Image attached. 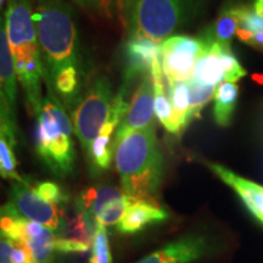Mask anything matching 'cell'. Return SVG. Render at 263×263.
I'll list each match as a JSON object with an SVG mask.
<instances>
[{"label": "cell", "mask_w": 263, "mask_h": 263, "mask_svg": "<svg viewBox=\"0 0 263 263\" xmlns=\"http://www.w3.org/2000/svg\"><path fill=\"white\" fill-rule=\"evenodd\" d=\"M44 66V82L50 89L62 70L81 65L80 37L72 6L64 0H39L33 12Z\"/></svg>", "instance_id": "6da1fadb"}, {"label": "cell", "mask_w": 263, "mask_h": 263, "mask_svg": "<svg viewBox=\"0 0 263 263\" xmlns=\"http://www.w3.org/2000/svg\"><path fill=\"white\" fill-rule=\"evenodd\" d=\"M5 27L16 76L25 91L26 104L31 115L38 116L44 100L42 95L44 66L33 22L31 0H9Z\"/></svg>", "instance_id": "7a4b0ae2"}, {"label": "cell", "mask_w": 263, "mask_h": 263, "mask_svg": "<svg viewBox=\"0 0 263 263\" xmlns=\"http://www.w3.org/2000/svg\"><path fill=\"white\" fill-rule=\"evenodd\" d=\"M114 159L126 195L133 199H155L163 177V157L155 124L124 137L115 146Z\"/></svg>", "instance_id": "3957f363"}, {"label": "cell", "mask_w": 263, "mask_h": 263, "mask_svg": "<svg viewBox=\"0 0 263 263\" xmlns=\"http://www.w3.org/2000/svg\"><path fill=\"white\" fill-rule=\"evenodd\" d=\"M73 126L61 100L48 93L37 116L34 145L38 156L55 176H70L76 166Z\"/></svg>", "instance_id": "277c9868"}, {"label": "cell", "mask_w": 263, "mask_h": 263, "mask_svg": "<svg viewBox=\"0 0 263 263\" xmlns=\"http://www.w3.org/2000/svg\"><path fill=\"white\" fill-rule=\"evenodd\" d=\"M202 0H138L126 27L129 38L162 43L196 14Z\"/></svg>", "instance_id": "5b68a950"}, {"label": "cell", "mask_w": 263, "mask_h": 263, "mask_svg": "<svg viewBox=\"0 0 263 263\" xmlns=\"http://www.w3.org/2000/svg\"><path fill=\"white\" fill-rule=\"evenodd\" d=\"M114 94L106 76H100L82 95L73 107V130L85 155L100 133L110 112Z\"/></svg>", "instance_id": "8992f818"}, {"label": "cell", "mask_w": 263, "mask_h": 263, "mask_svg": "<svg viewBox=\"0 0 263 263\" xmlns=\"http://www.w3.org/2000/svg\"><path fill=\"white\" fill-rule=\"evenodd\" d=\"M9 205L12 206L24 218L47 227L58 238L68 233V224L61 207L42 199L31 186V179L14 182L9 194Z\"/></svg>", "instance_id": "52a82bcc"}, {"label": "cell", "mask_w": 263, "mask_h": 263, "mask_svg": "<svg viewBox=\"0 0 263 263\" xmlns=\"http://www.w3.org/2000/svg\"><path fill=\"white\" fill-rule=\"evenodd\" d=\"M207 47L201 38L188 35H174L161 43V66L167 83L188 82Z\"/></svg>", "instance_id": "ba28073f"}, {"label": "cell", "mask_w": 263, "mask_h": 263, "mask_svg": "<svg viewBox=\"0 0 263 263\" xmlns=\"http://www.w3.org/2000/svg\"><path fill=\"white\" fill-rule=\"evenodd\" d=\"M17 76L6 34L5 18L0 15V126L18 133Z\"/></svg>", "instance_id": "9c48e42d"}, {"label": "cell", "mask_w": 263, "mask_h": 263, "mask_svg": "<svg viewBox=\"0 0 263 263\" xmlns=\"http://www.w3.org/2000/svg\"><path fill=\"white\" fill-rule=\"evenodd\" d=\"M154 112H155V94L151 76H144L139 87L132 99L129 108L126 116L117 127L114 137V146H116L128 134L141 130L154 124Z\"/></svg>", "instance_id": "30bf717a"}, {"label": "cell", "mask_w": 263, "mask_h": 263, "mask_svg": "<svg viewBox=\"0 0 263 263\" xmlns=\"http://www.w3.org/2000/svg\"><path fill=\"white\" fill-rule=\"evenodd\" d=\"M160 58V43L146 38H129L124 45L123 82L132 84L137 78L150 74L153 65Z\"/></svg>", "instance_id": "8fae6325"}, {"label": "cell", "mask_w": 263, "mask_h": 263, "mask_svg": "<svg viewBox=\"0 0 263 263\" xmlns=\"http://www.w3.org/2000/svg\"><path fill=\"white\" fill-rule=\"evenodd\" d=\"M209 251L205 236L190 234L174 240L137 263H192Z\"/></svg>", "instance_id": "7c38bea8"}, {"label": "cell", "mask_w": 263, "mask_h": 263, "mask_svg": "<svg viewBox=\"0 0 263 263\" xmlns=\"http://www.w3.org/2000/svg\"><path fill=\"white\" fill-rule=\"evenodd\" d=\"M167 218L168 213L155 199H133L126 215L117 224V230L121 234H137L146 227L161 223Z\"/></svg>", "instance_id": "4fadbf2b"}, {"label": "cell", "mask_w": 263, "mask_h": 263, "mask_svg": "<svg viewBox=\"0 0 263 263\" xmlns=\"http://www.w3.org/2000/svg\"><path fill=\"white\" fill-rule=\"evenodd\" d=\"M210 170L238 194L249 211L263 224V186L242 178L227 167L218 163H209Z\"/></svg>", "instance_id": "5bb4252c"}, {"label": "cell", "mask_w": 263, "mask_h": 263, "mask_svg": "<svg viewBox=\"0 0 263 263\" xmlns=\"http://www.w3.org/2000/svg\"><path fill=\"white\" fill-rule=\"evenodd\" d=\"M58 236L47 227L28 221L24 246L31 254L33 263H51Z\"/></svg>", "instance_id": "9a60e30c"}, {"label": "cell", "mask_w": 263, "mask_h": 263, "mask_svg": "<svg viewBox=\"0 0 263 263\" xmlns=\"http://www.w3.org/2000/svg\"><path fill=\"white\" fill-rule=\"evenodd\" d=\"M151 80L154 84V94H155V114L161 124L166 128L170 133L180 134L179 128L177 126L176 117L171 104L168 94L166 93L163 82V72L162 66H161V58L157 59L155 64L153 65V68L150 71Z\"/></svg>", "instance_id": "2e32d148"}, {"label": "cell", "mask_w": 263, "mask_h": 263, "mask_svg": "<svg viewBox=\"0 0 263 263\" xmlns=\"http://www.w3.org/2000/svg\"><path fill=\"white\" fill-rule=\"evenodd\" d=\"M206 51L199 59L190 80L203 85L217 87L224 81V71L221 62V47L217 43H207Z\"/></svg>", "instance_id": "e0dca14e"}, {"label": "cell", "mask_w": 263, "mask_h": 263, "mask_svg": "<svg viewBox=\"0 0 263 263\" xmlns=\"http://www.w3.org/2000/svg\"><path fill=\"white\" fill-rule=\"evenodd\" d=\"M240 11L241 6L226 8L200 38L206 43H217L230 48L232 39L240 26Z\"/></svg>", "instance_id": "ac0fdd59"}, {"label": "cell", "mask_w": 263, "mask_h": 263, "mask_svg": "<svg viewBox=\"0 0 263 263\" xmlns=\"http://www.w3.org/2000/svg\"><path fill=\"white\" fill-rule=\"evenodd\" d=\"M124 195L123 190L111 185H99L84 190L76 201V211L87 212L94 218L108 202Z\"/></svg>", "instance_id": "d6986e66"}, {"label": "cell", "mask_w": 263, "mask_h": 263, "mask_svg": "<svg viewBox=\"0 0 263 263\" xmlns=\"http://www.w3.org/2000/svg\"><path fill=\"white\" fill-rule=\"evenodd\" d=\"M17 144V134L9 128L0 126V178L24 182L26 177H22L17 170L15 147Z\"/></svg>", "instance_id": "ffe728a7"}, {"label": "cell", "mask_w": 263, "mask_h": 263, "mask_svg": "<svg viewBox=\"0 0 263 263\" xmlns=\"http://www.w3.org/2000/svg\"><path fill=\"white\" fill-rule=\"evenodd\" d=\"M239 87L235 83H224L217 87L215 93V105H213V118L221 127H228L232 122L236 101H238Z\"/></svg>", "instance_id": "44dd1931"}, {"label": "cell", "mask_w": 263, "mask_h": 263, "mask_svg": "<svg viewBox=\"0 0 263 263\" xmlns=\"http://www.w3.org/2000/svg\"><path fill=\"white\" fill-rule=\"evenodd\" d=\"M28 219H26L12 206H0V235L24 246Z\"/></svg>", "instance_id": "7402d4cb"}, {"label": "cell", "mask_w": 263, "mask_h": 263, "mask_svg": "<svg viewBox=\"0 0 263 263\" xmlns=\"http://www.w3.org/2000/svg\"><path fill=\"white\" fill-rule=\"evenodd\" d=\"M168 98L176 117L177 126L182 132L189 124V87L188 82H177L168 84Z\"/></svg>", "instance_id": "603a6c76"}, {"label": "cell", "mask_w": 263, "mask_h": 263, "mask_svg": "<svg viewBox=\"0 0 263 263\" xmlns=\"http://www.w3.org/2000/svg\"><path fill=\"white\" fill-rule=\"evenodd\" d=\"M189 87V123L200 116L202 108L209 104L212 98H215L216 87L203 85L193 80L188 81Z\"/></svg>", "instance_id": "cb8c5ba5"}, {"label": "cell", "mask_w": 263, "mask_h": 263, "mask_svg": "<svg viewBox=\"0 0 263 263\" xmlns=\"http://www.w3.org/2000/svg\"><path fill=\"white\" fill-rule=\"evenodd\" d=\"M133 201V197L128 196L124 194L120 199L114 200V201L108 202L106 206L98 213L95 217V221L99 224L108 227L118 224L121 222V219L123 218V216L126 215L128 207H129L130 202Z\"/></svg>", "instance_id": "d4e9b609"}, {"label": "cell", "mask_w": 263, "mask_h": 263, "mask_svg": "<svg viewBox=\"0 0 263 263\" xmlns=\"http://www.w3.org/2000/svg\"><path fill=\"white\" fill-rule=\"evenodd\" d=\"M31 186L42 199L47 200L48 202L54 203L61 209L70 201V195L59 184L54 182H49V180L38 182V180L31 179Z\"/></svg>", "instance_id": "484cf974"}, {"label": "cell", "mask_w": 263, "mask_h": 263, "mask_svg": "<svg viewBox=\"0 0 263 263\" xmlns=\"http://www.w3.org/2000/svg\"><path fill=\"white\" fill-rule=\"evenodd\" d=\"M89 263H112L106 227L97 223Z\"/></svg>", "instance_id": "4316f807"}, {"label": "cell", "mask_w": 263, "mask_h": 263, "mask_svg": "<svg viewBox=\"0 0 263 263\" xmlns=\"http://www.w3.org/2000/svg\"><path fill=\"white\" fill-rule=\"evenodd\" d=\"M0 263H33L25 246L0 235Z\"/></svg>", "instance_id": "83f0119b"}, {"label": "cell", "mask_w": 263, "mask_h": 263, "mask_svg": "<svg viewBox=\"0 0 263 263\" xmlns=\"http://www.w3.org/2000/svg\"><path fill=\"white\" fill-rule=\"evenodd\" d=\"M221 62L223 71H224V81L229 83H235L242 77H245L246 71L240 65L238 59L234 57L230 48L221 47Z\"/></svg>", "instance_id": "f1b7e54d"}, {"label": "cell", "mask_w": 263, "mask_h": 263, "mask_svg": "<svg viewBox=\"0 0 263 263\" xmlns=\"http://www.w3.org/2000/svg\"><path fill=\"white\" fill-rule=\"evenodd\" d=\"M72 2L89 11L99 12L105 16L112 15L115 6L117 5V0H72Z\"/></svg>", "instance_id": "f546056e"}, {"label": "cell", "mask_w": 263, "mask_h": 263, "mask_svg": "<svg viewBox=\"0 0 263 263\" xmlns=\"http://www.w3.org/2000/svg\"><path fill=\"white\" fill-rule=\"evenodd\" d=\"M138 0H122L121 2V6H122V15L124 18V24H127L128 20H129L132 11H133L134 6H136Z\"/></svg>", "instance_id": "4dcf8cb0"}, {"label": "cell", "mask_w": 263, "mask_h": 263, "mask_svg": "<svg viewBox=\"0 0 263 263\" xmlns=\"http://www.w3.org/2000/svg\"><path fill=\"white\" fill-rule=\"evenodd\" d=\"M236 35H238V38L241 42L246 43V44H250V42H251L252 38H254L255 33L251 32V31H249V29L238 28V31H236Z\"/></svg>", "instance_id": "1f68e13d"}, {"label": "cell", "mask_w": 263, "mask_h": 263, "mask_svg": "<svg viewBox=\"0 0 263 263\" xmlns=\"http://www.w3.org/2000/svg\"><path fill=\"white\" fill-rule=\"evenodd\" d=\"M249 45H251V47H254L256 49H258V50L263 51V31L255 33L254 38H252V41L250 42Z\"/></svg>", "instance_id": "d6a6232c"}, {"label": "cell", "mask_w": 263, "mask_h": 263, "mask_svg": "<svg viewBox=\"0 0 263 263\" xmlns=\"http://www.w3.org/2000/svg\"><path fill=\"white\" fill-rule=\"evenodd\" d=\"M257 133H258V136L261 137V139L263 140V105H262V108H261V112H259V115H258Z\"/></svg>", "instance_id": "836d02e7"}, {"label": "cell", "mask_w": 263, "mask_h": 263, "mask_svg": "<svg viewBox=\"0 0 263 263\" xmlns=\"http://www.w3.org/2000/svg\"><path fill=\"white\" fill-rule=\"evenodd\" d=\"M254 11L257 14L258 16H262L263 17V0H256L255 5H254Z\"/></svg>", "instance_id": "e575fe53"}, {"label": "cell", "mask_w": 263, "mask_h": 263, "mask_svg": "<svg viewBox=\"0 0 263 263\" xmlns=\"http://www.w3.org/2000/svg\"><path fill=\"white\" fill-rule=\"evenodd\" d=\"M254 80L259 84H263V74H254Z\"/></svg>", "instance_id": "d590c367"}, {"label": "cell", "mask_w": 263, "mask_h": 263, "mask_svg": "<svg viewBox=\"0 0 263 263\" xmlns=\"http://www.w3.org/2000/svg\"><path fill=\"white\" fill-rule=\"evenodd\" d=\"M5 3V0H0V9H2V6H3V4H4Z\"/></svg>", "instance_id": "8d00e7d4"}]
</instances>
